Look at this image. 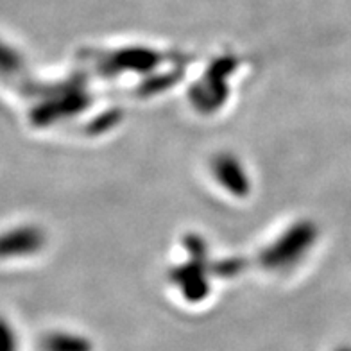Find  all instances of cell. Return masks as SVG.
<instances>
[{"mask_svg": "<svg viewBox=\"0 0 351 351\" xmlns=\"http://www.w3.org/2000/svg\"><path fill=\"white\" fill-rule=\"evenodd\" d=\"M210 174H212L215 185L224 189L226 194L245 197L250 194L251 185L250 178L245 176V167L239 158L230 154H215L210 160Z\"/></svg>", "mask_w": 351, "mask_h": 351, "instance_id": "1", "label": "cell"}, {"mask_svg": "<svg viewBox=\"0 0 351 351\" xmlns=\"http://www.w3.org/2000/svg\"><path fill=\"white\" fill-rule=\"evenodd\" d=\"M45 351H92V344L86 339L79 335H69V333H60V335H51L43 342Z\"/></svg>", "mask_w": 351, "mask_h": 351, "instance_id": "2", "label": "cell"}]
</instances>
